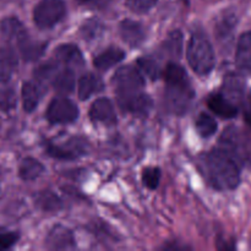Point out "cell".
I'll list each match as a JSON object with an SVG mask.
<instances>
[{"mask_svg":"<svg viewBox=\"0 0 251 251\" xmlns=\"http://www.w3.org/2000/svg\"><path fill=\"white\" fill-rule=\"evenodd\" d=\"M206 169L211 183L220 190H232L240 181L239 164L222 149L212 150L207 154Z\"/></svg>","mask_w":251,"mask_h":251,"instance_id":"cell-1","label":"cell"},{"mask_svg":"<svg viewBox=\"0 0 251 251\" xmlns=\"http://www.w3.org/2000/svg\"><path fill=\"white\" fill-rule=\"evenodd\" d=\"M186 56L191 69L199 75H207L215 68V51L207 37L202 33H194L191 36Z\"/></svg>","mask_w":251,"mask_h":251,"instance_id":"cell-2","label":"cell"},{"mask_svg":"<svg viewBox=\"0 0 251 251\" xmlns=\"http://www.w3.org/2000/svg\"><path fill=\"white\" fill-rule=\"evenodd\" d=\"M220 146L239 166L251 163V140L239 127H227L220 139Z\"/></svg>","mask_w":251,"mask_h":251,"instance_id":"cell-3","label":"cell"},{"mask_svg":"<svg viewBox=\"0 0 251 251\" xmlns=\"http://www.w3.org/2000/svg\"><path fill=\"white\" fill-rule=\"evenodd\" d=\"M195 92L189 83V80L179 81V82L167 83L166 87V102L169 110L181 115L191 107Z\"/></svg>","mask_w":251,"mask_h":251,"instance_id":"cell-4","label":"cell"},{"mask_svg":"<svg viewBox=\"0 0 251 251\" xmlns=\"http://www.w3.org/2000/svg\"><path fill=\"white\" fill-rule=\"evenodd\" d=\"M66 14L63 0H42L34 7L33 20L39 28H51L64 19Z\"/></svg>","mask_w":251,"mask_h":251,"instance_id":"cell-5","label":"cell"},{"mask_svg":"<svg viewBox=\"0 0 251 251\" xmlns=\"http://www.w3.org/2000/svg\"><path fill=\"white\" fill-rule=\"evenodd\" d=\"M112 82L118 96L139 92L145 85L144 77L135 66H123L118 69Z\"/></svg>","mask_w":251,"mask_h":251,"instance_id":"cell-6","label":"cell"},{"mask_svg":"<svg viewBox=\"0 0 251 251\" xmlns=\"http://www.w3.org/2000/svg\"><path fill=\"white\" fill-rule=\"evenodd\" d=\"M78 118V108L68 98H55L47 109V119L50 124H70Z\"/></svg>","mask_w":251,"mask_h":251,"instance_id":"cell-7","label":"cell"},{"mask_svg":"<svg viewBox=\"0 0 251 251\" xmlns=\"http://www.w3.org/2000/svg\"><path fill=\"white\" fill-rule=\"evenodd\" d=\"M118 102L123 110L132 113L135 115H147L153 105L151 97L140 91L130 93V95L118 96Z\"/></svg>","mask_w":251,"mask_h":251,"instance_id":"cell-8","label":"cell"},{"mask_svg":"<svg viewBox=\"0 0 251 251\" xmlns=\"http://www.w3.org/2000/svg\"><path fill=\"white\" fill-rule=\"evenodd\" d=\"M86 151H87V141L80 137H74L64 146L47 145V153L58 159H75L85 154Z\"/></svg>","mask_w":251,"mask_h":251,"instance_id":"cell-9","label":"cell"},{"mask_svg":"<svg viewBox=\"0 0 251 251\" xmlns=\"http://www.w3.org/2000/svg\"><path fill=\"white\" fill-rule=\"evenodd\" d=\"M90 118L95 123H103L105 125H113L117 123L114 107L107 98H100L91 105Z\"/></svg>","mask_w":251,"mask_h":251,"instance_id":"cell-10","label":"cell"},{"mask_svg":"<svg viewBox=\"0 0 251 251\" xmlns=\"http://www.w3.org/2000/svg\"><path fill=\"white\" fill-rule=\"evenodd\" d=\"M0 32L5 41L20 44L28 37L26 28L16 17H6L0 24Z\"/></svg>","mask_w":251,"mask_h":251,"instance_id":"cell-11","label":"cell"},{"mask_svg":"<svg viewBox=\"0 0 251 251\" xmlns=\"http://www.w3.org/2000/svg\"><path fill=\"white\" fill-rule=\"evenodd\" d=\"M120 36L130 47H140L146 38V31L139 22L124 20L119 27Z\"/></svg>","mask_w":251,"mask_h":251,"instance_id":"cell-12","label":"cell"},{"mask_svg":"<svg viewBox=\"0 0 251 251\" xmlns=\"http://www.w3.org/2000/svg\"><path fill=\"white\" fill-rule=\"evenodd\" d=\"M47 244L50 249L66 250L75 248V240H74V235L70 229L63 227V226H55L49 232Z\"/></svg>","mask_w":251,"mask_h":251,"instance_id":"cell-13","label":"cell"},{"mask_svg":"<svg viewBox=\"0 0 251 251\" xmlns=\"http://www.w3.org/2000/svg\"><path fill=\"white\" fill-rule=\"evenodd\" d=\"M207 105L215 114L225 119H232L238 114L237 104L228 100L225 95L210 96L207 100Z\"/></svg>","mask_w":251,"mask_h":251,"instance_id":"cell-14","label":"cell"},{"mask_svg":"<svg viewBox=\"0 0 251 251\" xmlns=\"http://www.w3.org/2000/svg\"><path fill=\"white\" fill-rule=\"evenodd\" d=\"M237 65L242 73L251 75V32L242 34L237 48Z\"/></svg>","mask_w":251,"mask_h":251,"instance_id":"cell-15","label":"cell"},{"mask_svg":"<svg viewBox=\"0 0 251 251\" xmlns=\"http://www.w3.org/2000/svg\"><path fill=\"white\" fill-rule=\"evenodd\" d=\"M244 90L245 83L240 76L235 74H229L225 78L223 82V92L228 100H232L233 103L244 102Z\"/></svg>","mask_w":251,"mask_h":251,"instance_id":"cell-16","label":"cell"},{"mask_svg":"<svg viewBox=\"0 0 251 251\" xmlns=\"http://www.w3.org/2000/svg\"><path fill=\"white\" fill-rule=\"evenodd\" d=\"M104 88L102 78L95 74H86L78 80V97L80 100H86L95 93L100 92Z\"/></svg>","mask_w":251,"mask_h":251,"instance_id":"cell-17","label":"cell"},{"mask_svg":"<svg viewBox=\"0 0 251 251\" xmlns=\"http://www.w3.org/2000/svg\"><path fill=\"white\" fill-rule=\"evenodd\" d=\"M55 58L59 63L68 66H81L83 64L82 54L75 44H61L55 49Z\"/></svg>","mask_w":251,"mask_h":251,"instance_id":"cell-18","label":"cell"},{"mask_svg":"<svg viewBox=\"0 0 251 251\" xmlns=\"http://www.w3.org/2000/svg\"><path fill=\"white\" fill-rule=\"evenodd\" d=\"M125 58L124 50L119 48H108L107 50L102 51L93 59V64L98 70H108L112 66L119 64Z\"/></svg>","mask_w":251,"mask_h":251,"instance_id":"cell-19","label":"cell"},{"mask_svg":"<svg viewBox=\"0 0 251 251\" xmlns=\"http://www.w3.org/2000/svg\"><path fill=\"white\" fill-rule=\"evenodd\" d=\"M53 87L59 95H69L75 88V75L71 69L59 71L53 78Z\"/></svg>","mask_w":251,"mask_h":251,"instance_id":"cell-20","label":"cell"},{"mask_svg":"<svg viewBox=\"0 0 251 251\" xmlns=\"http://www.w3.org/2000/svg\"><path fill=\"white\" fill-rule=\"evenodd\" d=\"M43 172V164L34 158H25L19 168L20 178L24 179V180H34L38 176H41Z\"/></svg>","mask_w":251,"mask_h":251,"instance_id":"cell-21","label":"cell"},{"mask_svg":"<svg viewBox=\"0 0 251 251\" xmlns=\"http://www.w3.org/2000/svg\"><path fill=\"white\" fill-rule=\"evenodd\" d=\"M20 51H21L22 56L25 60L27 61H33L37 60L42 54L46 50V43L42 42H33L27 37L25 41H22L19 44Z\"/></svg>","mask_w":251,"mask_h":251,"instance_id":"cell-22","label":"cell"},{"mask_svg":"<svg viewBox=\"0 0 251 251\" xmlns=\"http://www.w3.org/2000/svg\"><path fill=\"white\" fill-rule=\"evenodd\" d=\"M39 88L33 82H25L22 86V102L26 112H33L39 102Z\"/></svg>","mask_w":251,"mask_h":251,"instance_id":"cell-23","label":"cell"},{"mask_svg":"<svg viewBox=\"0 0 251 251\" xmlns=\"http://www.w3.org/2000/svg\"><path fill=\"white\" fill-rule=\"evenodd\" d=\"M164 50L173 58L179 59L183 53V34L180 31H173L163 44Z\"/></svg>","mask_w":251,"mask_h":251,"instance_id":"cell-24","label":"cell"},{"mask_svg":"<svg viewBox=\"0 0 251 251\" xmlns=\"http://www.w3.org/2000/svg\"><path fill=\"white\" fill-rule=\"evenodd\" d=\"M196 130L202 137H210L217 131V123L206 113H201L198 117L195 123Z\"/></svg>","mask_w":251,"mask_h":251,"instance_id":"cell-25","label":"cell"},{"mask_svg":"<svg viewBox=\"0 0 251 251\" xmlns=\"http://www.w3.org/2000/svg\"><path fill=\"white\" fill-rule=\"evenodd\" d=\"M36 203L39 208H42L43 211H48V212L58 211L61 207L60 199L51 191H43L39 194L36 199Z\"/></svg>","mask_w":251,"mask_h":251,"instance_id":"cell-26","label":"cell"},{"mask_svg":"<svg viewBox=\"0 0 251 251\" xmlns=\"http://www.w3.org/2000/svg\"><path fill=\"white\" fill-rule=\"evenodd\" d=\"M103 31H104V26L100 20L96 19L87 20L81 27V34L86 41H93V39L100 38Z\"/></svg>","mask_w":251,"mask_h":251,"instance_id":"cell-27","label":"cell"},{"mask_svg":"<svg viewBox=\"0 0 251 251\" xmlns=\"http://www.w3.org/2000/svg\"><path fill=\"white\" fill-rule=\"evenodd\" d=\"M58 73V64L50 61V63H44L42 64L41 66H38V68L34 70V76H36V78L38 81L46 82V81L48 80L53 81V78L55 77V75Z\"/></svg>","mask_w":251,"mask_h":251,"instance_id":"cell-28","label":"cell"},{"mask_svg":"<svg viewBox=\"0 0 251 251\" xmlns=\"http://www.w3.org/2000/svg\"><path fill=\"white\" fill-rule=\"evenodd\" d=\"M164 78H166L167 83H171L188 80V76H186L185 70L180 65L176 63H169L164 70Z\"/></svg>","mask_w":251,"mask_h":251,"instance_id":"cell-29","label":"cell"},{"mask_svg":"<svg viewBox=\"0 0 251 251\" xmlns=\"http://www.w3.org/2000/svg\"><path fill=\"white\" fill-rule=\"evenodd\" d=\"M16 93L12 88H4L0 91V109L10 112L16 107Z\"/></svg>","mask_w":251,"mask_h":251,"instance_id":"cell-30","label":"cell"},{"mask_svg":"<svg viewBox=\"0 0 251 251\" xmlns=\"http://www.w3.org/2000/svg\"><path fill=\"white\" fill-rule=\"evenodd\" d=\"M159 179H161V171L157 167H149L142 173V181L151 190L158 186Z\"/></svg>","mask_w":251,"mask_h":251,"instance_id":"cell-31","label":"cell"},{"mask_svg":"<svg viewBox=\"0 0 251 251\" xmlns=\"http://www.w3.org/2000/svg\"><path fill=\"white\" fill-rule=\"evenodd\" d=\"M137 65L139 68L149 76L151 80H157L159 77V66L157 65V63L154 60H151V59H146V58H141L137 60Z\"/></svg>","mask_w":251,"mask_h":251,"instance_id":"cell-32","label":"cell"},{"mask_svg":"<svg viewBox=\"0 0 251 251\" xmlns=\"http://www.w3.org/2000/svg\"><path fill=\"white\" fill-rule=\"evenodd\" d=\"M157 0H126V5L130 10L137 14H144L151 10L156 5Z\"/></svg>","mask_w":251,"mask_h":251,"instance_id":"cell-33","label":"cell"},{"mask_svg":"<svg viewBox=\"0 0 251 251\" xmlns=\"http://www.w3.org/2000/svg\"><path fill=\"white\" fill-rule=\"evenodd\" d=\"M0 63L14 69L17 65V56L11 47H5L0 50Z\"/></svg>","mask_w":251,"mask_h":251,"instance_id":"cell-34","label":"cell"},{"mask_svg":"<svg viewBox=\"0 0 251 251\" xmlns=\"http://www.w3.org/2000/svg\"><path fill=\"white\" fill-rule=\"evenodd\" d=\"M19 239V235L14 232L0 229V250H6L11 248Z\"/></svg>","mask_w":251,"mask_h":251,"instance_id":"cell-35","label":"cell"},{"mask_svg":"<svg viewBox=\"0 0 251 251\" xmlns=\"http://www.w3.org/2000/svg\"><path fill=\"white\" fill-rule=\"evenodd\" d=\"M234 22H233V17H225L221 22L217 24V34L218 37H227L228 32L233 28Z\"/></svg>","mask_w":251,"mask_h":251,"instance_id":"cell-36","label":"cell"},{"mask_svg":"<svg viewBox=\"0 0 251 251\" xmlns=\"http://www.w3.org/2000/svg\"><path fill=\"white\" fill-rule=\"evenodd\" d=\"M11 68H9L5 64L0 63V83H4L6 81L10 80V76H11Z\"/></svg>","mask_w":251,"mask_h":251,"instance_id":"cell-37","label":"cell"},{"mask_svg":"<svg viewBox=\"0 0 251 251\" xmlns=\"http://www.w3.org/2000/svg\"><path fill=\"white\" fill-rule=\"evenodd\" d=\"M243 103H244V118L251 126V93H249V96L245 98Z\"/></svg>","mask_w":251,"mask_h":251,"instance_id":"cell-38","label":"cell"},{"mask_svg":"<svg viewBox=\"0 0 251 251\" xmlns=\"http://www.w3.org/2000/svg\"><path fill=\"white\" fill-rule=\"evenodd\" d=\"M77 1L82 2V4L92 5V6H104V5L109 4L113 0H77Z\"/></svg>","mask_w":251,"mask_h":251,"instance_id":"cell-39","label":"cell"},{"mask_svg":"<svg viewBox=\"0 0 251 251\" xmlns=\"http://www.w3.org/2000/svg\"><path fill=\"white\" fill-rule=\"evenodd\" d=\"M6 1H15V0H6Z\"/></svg>","mask_w":251,"mask_h":251,"instance_id":"cell-40","label":"cell"},{"mask_svg":"<svg viewBox=\"0 0 251 251\" xmlns=\"http://www.w3.org/2000/svg\"><path fill=\"white\" fill-rule=\"evenodd\" d=\"M185 1H186V2H188V0H185Z\"/></svg>","mask_w":251,"mask_h":251,"instance_id":"cell-41","label":"cell"}]
</instances>
